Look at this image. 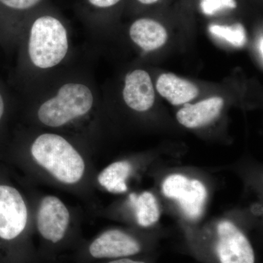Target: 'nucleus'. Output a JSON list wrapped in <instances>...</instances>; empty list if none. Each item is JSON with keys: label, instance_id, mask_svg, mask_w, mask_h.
<instances>
[{"label": "nucleus", "instance_id": "1", "mask_svg": "<svg viewBox=\"0 0 263 263\" xmlns=\"http://www.w3.org/2000/svg\"><path fill=\"white\" fill-rule=\"evenodd\" d=\"M68 34L56 15L41 14L33 19L29 34L28 54L33 65L52 68L61 63L68 51Z\"/></svg>", "mask_w": 263, "mask_h": 263}, {"label": "nucleus", "instance_id": "2", "mask_svg": "<svg viewBox=\"0 0 263 263\" xmlns=\"http://www.w3.org/2000/svg\"><path fill=\"white\" fill-rule=\"evenodd\" d=\"M31 152L40 165L62 183H77L84 174V161L80 154L58 135H41L33 143Z\"/></svg>", "mask_w": 263, "mask_h": 263}, {"label": "nucleus", "instance_id": "3", "mask_svg": "<svg viewBox=\"0 0 263 263\" xmlns=\"http://www.w3.org/2000/svg\"><path fill=\"white\" fill-rule=\"evenodd\" d=\"M93 104L94 96L87 86L67 83L59 89L55 96L41 105L38 119L48 127H61L89 113Z\"/></svg>", "mask_w": 263, "mask_h": 263}, {"label": "nucleus", "instance_id": "4", "mask_svg": "<svg viewBox=\"0 0 263 263\" xmlns=\"http://www.w3.org/2000/svg\"><path fill=\"white\" fill-rule=\"evenodd\" d=\"M166 197L179 203L183 214L191 219L200 217L207 198V190L203 183L196 179H189L182 175H171L162 183Z\"/></svg>", "mask_w": 263, "mask_h": 263}, {"label": "nucleus", "instance_id": "5", "mask_svg": "<svg viewBox=\"0 0 263 263\" xmlns=\"http://www.w3.org/2000/svg\"><path fill=\"white\" fill-rule=\"evenodd\" d=\"M216 252L220 263H254L253 247L234 224L221 221L217 227Z\"/></svg>", "mask_w": 263, "mask_h": 263}, {"label": "nucleus", "instance_id": "6", "mask_svg": "<svg viewBox=\"0 0 263 263\" xmlns=\"http://www.w3.org/2000/svg\"><path fill=\"white\" fill-rule=\"evenodd\" d=\"M27 209L18 190L0 185V238H17L27 226Z\"/></svg>", "mask_w": 263, "mask_h": 263}, {"label": "nucleus", "instance_id": "7", "mask_svg": "<svg viewBox=\"0 0 263 263\" xmlns=\"http://www.w3.org/2000/svg\"><path fill=\"white\" fill-rule=\"evenodd\" d=\"M70 221V213L63 203L56 197H44L37 217L40 233L52 243L60 241L65 236Z\"/></svg>", "mask_w": 263, "mask_h": 263}, {"label": "nucleus", "instance_id": "8", "mask_svg": "<svg viewBox=\"0 0 263 263\" xmlns=\"http://www.w3.org/2000/svg\"><path fill=\"white\" fill-rule=\"evenodd\" d=\"M141 250L136 238L119 230H110L98 237L89 246V253L96 259L126 258Z\"/></svg>", "mask_w": 263, "mask_h": 263}, {"label": "nucleus", "instance_id": "9", "mask_svg": "<svg viewBox=\"0 0 263 263\" xmlns=\"http://www.w3.org/2000/svg\"><path fill=\"white\" fill-rule=\"evenodd\" d=\"M122 95L124 102L133 110H149L155 101V87L149 74L143 70L129 72L124 80Z\"/></svg>", "mask_w": 263, "mask_h": 263}, {"label": "nucleus", "instance_id": "10", "mask_svg": "<svg viewBox=\"0 0 263 263\" xmlns=\"http://www.w3.org/2000/svg\"><path fill=\"white\" fill-rule=\"evenodd\" d=\"M224 104V99L221 97H212L193 105L188 104L177 112L176 119L179 124L190 129L204 127L219 117Z\"/></svg>", "mask_w": 263, "mask_h": 263}, {"label": "nucleus", "instance_id": "11", "mask_svg": "<svg viewBox=\"0 0 263 263\" xmlns=\"http://www.w3.org/2000/svg\"><path fill=\"white\" fill-rule=\"evenodd\" d=\"M129 37L146 51L159 49L167 43L168 34L162 24L152 18H139L129 28Z\"/></svg>", "mask_w": 263, "mask_h": 263}, {"label": "nucleus", "instance_id": "12", "mask_svg": "<svg viewBox=\"0 0 263 263\" xmlns=\"http://www.w3.org/2000/svg\"><path fill=\"white\" fill-rule=\"evenodd\" d=\"M156 89L162 98L174 105L188 103L197 98L200 93L196 85L173 73L160 75Z\"/></svg>", "mask_w": 263, "mask_h": 263}, {"label": "nucleus", "instance_id": "13", "mask_svg": "<svg viewBox=\"0 0 263 263\" xmlns=\"http://www.w3.org/2000/svg\"><path fill=\"white\" fill-rule=\"evenodd\" d=\"M132 165L127 161L114 162L104 169L98 176V181L109 193L121 194L127 190V178L131 174Z\"/></svg>", "mask_w": 263, "mask_h": 263}, {"label": "nucleus", "instance_id": "14", "mask_svg": "<svg viewBox=\"0 0 263 263\" xmlns=\"http://www.w3.org/2000/svg\"><path fill=\"white\" fill-rule=\"evenodd\" d=\"M45 0H0V34L8 32L19 15L37 9Z\"/></svg>", "mask_w": 263, "mask_h": 263}, {"label": "nucleus", "instance_id": "15", "mask_svg": "<svg viewBox=\"0 0 263 263\" xmlns=\"http://www.w3.org/2000/svg\"><path fill=\"white\" fill-rule=\"evenodd\" d=\"M129 198L136 209V219L140 226H152L159 220L160 207L153 194L145 192L139 196L132 194Z\"/></svg>", "mask_w": 263, "mask_h": 263}, {"label": "nucleus", "instance_id": "16", "mask_svg": "<svg viewBox=\"0 0 263 263\" xmlns=\"http://www.w3.org/2000/svg\"><path fill=\"white\" fill-rule=\"evenodd\" d=\"M209 32L213 35L226 40L227 42L235 47H242L247 43V34L242 24L237 23L232 26L212 24L209 27Z\"/></svg>", "mask_w": 263, "mask_h": 263}, {"label": "nucleus", "instance_id": "17", "mask_svg": "<svg viewBox=\"0 0 263 263\" xmlns=\"http://www.w3.org/2000/svg\"><path fill=\"white\" fill-rule=\"evenodd\" d=\"M200 8L204 14L213 15L222 10L235 9L237 8V2L236 0H200Z\"/></svg>", "mask_w": 263, "mask_h": 263}, {"label": "nucleus", "instance_id": "18", "mask_svg": "<svg viewBox=\"0 0 263 263\" xmlns=\"http://www.w3.org/2000/svg\"><path fill=\"white\" fill-rule=\"evenodd\" d=\"M91 8L98 10H106L114 8L122 0H86Z\"/></svg>", "mask_w": 263, "mask_h": 263}, {"label": "nucleus", "instance_id": "19", "mask_svg": "<svg viewBox=\"0 0 263 263\" xmlns=\"http://www.w3.org/2000/svg\"><path fill=\"white\" fill-rule=\"evenodd\" d=\"M5 108H6V103H5V98L3 92L0 91V122L4 117L5 113Z\"/></svg>", "mask_w": 263, "mask_h": 263}, {"label": "nucleus", "instance_id": "20", "mask_svg": "<svg viewBox=\"0 0 263 263\" xmlns=\"http://www.w3.org/2000/svg\"><path fill=\"white\" fill-rule=\"evenodd\" d=\"M108 263H146L143 262V261H138V260H134V259H132L129 258H120L114 259V260L110 261V262H108Z\"/></svg>", "mask_w": 263, "mask_h": 263}, {"label": "nucleus", "instance_id": "21", "mask_svg": "<svg viewBox=\"0 0 263 263\" xmlns=\"http://www.w3.org/2000/svg\"><path fill=\"white\" fill-rule=\"evenodd\" d=\"M262 205H259V204L253 205L252 209V212H253V214H256V215L262 214Z\"/></svg>", "mask_w": 263, "mask_h": 263}, {"label": "nucleus", "instance_id": "22", "mask_svg": "<svg viewBox=\"0 0 263 263\" xmlns=\"http://www.w3.org/2000/svg\"><path fill=\"white\" fill-rule=\"evenodd\" d=\"M138 3H141L143 5H153L155 3H158L160 0H137Z\"/></svg>", "mask_w": 263, "mask_h": 263}, {"label": "nucleus", "instance_id": "23", "mask_svg": "<svg viewBox=\"0 0 263 263\" xmlns=\"http://www.w3.org/2000/svg\"><path fill=\"white\" fill-rule=\"evenodd\" d=\"M262 37H261L260 39H259L258 48H259V53H261V57H262Z\"/></svg>", "mask_w": 263, "mask_h": 263}]
</instances>
